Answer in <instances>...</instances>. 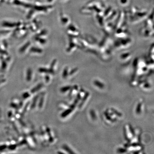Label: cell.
Segmentation results:
<instances>
[{
  "label": "cell",
  "instance_id": "2",
  "mask_svg": "<svg viewBox=\"0 0 154 154\" xmlns=\"http://www.w3.org/2000/svg\"><path fill=\"white\" fill-rule=\"evenodd\" d=\"M141 104L140 103L138 105L137 107L136 112L137 113H139L141 111Z\"/></svg>",
  "mask_w": 154,
  "mask_h": 154
},
{
  "label": "cell",
  "instance_id": "6",
  "mask_svg": "<svg viewBox=\"0 0 154 154\" xmlns=\"http://www.w3.org/2000/svg\"><path fill=\"white\" fill-rule=\"evenodd\" d=\"M91 116H92V117H93V118H94H94H95V116L94 115H95V113H94V111H91Z\"/></svg>",
  "mask_w": 154,
  "mask_h": 154
},
{
  "label": "cell",
  "instance_id": "1",
  "mask_svg": "<svg viewBox=\"0 0 154 154\" xmlns=\"http://www.w3.org/2000/svg\"><path fill=\"white\" fill-rule=\"evenodd\" d=\"M94 84L95 85L97 86V87H99V88H104V85H103V84H102V83L98 81H95L94 82Z\"/></svg>",
  "mask_w": 154,
  "mask_h": 154
},
{
  "label": "cell",
  "instance_id": "5",
  "mask_svg": "<svg viewBox=\"0 0 154 154\" xmlns=\"http://www.w3.org/2000/svg\"><path fill=\"white\" fill-rule=\"evenodd\" d=\"M118 151L119 152H126V151L123 149H119L118 150Z\"/></svg>",
  "mask_w": 154,
  "mask_h": 154
},
{
  "label": "cell",
  "instance_id": "4",
  "mask_svg": "<svg viewBox=\"0 0 154 154\" xmlns=\"http://www.w3.org/2000/svg\"><path fill=\"white\" fill-rule=\"evenodd\" d=\"M70 87H65V88H63L62 90V91H68V90H69V89H70Z\"/></svg>",
  "mask_w": 154,
  "mask_h": 154
},
{
  "label": "cell",
  "instance_id": "3",
  "mask_svg": "<svg viewBox=\"0 0 154 154\" xmlns=\"http://www.w3.org/2000/svg\"><path fill=\"white\" fill-rule=\"evenodd\" d=\"M72 109H69V110H66V111H65L63 114V116H66V115H68L70 113Z\"/></svg>",
  "mask_w": 154,
  "mask_h": 154
}]
</instances>
